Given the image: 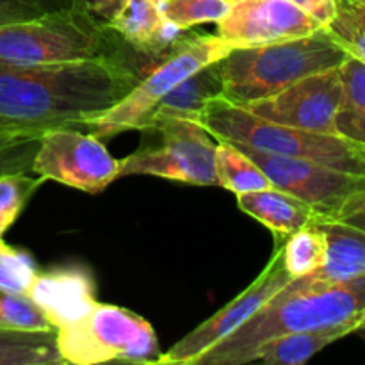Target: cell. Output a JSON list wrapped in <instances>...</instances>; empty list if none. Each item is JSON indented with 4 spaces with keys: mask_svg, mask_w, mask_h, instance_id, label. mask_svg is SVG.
<instances>
[{
    "mask_svg": "<svg viewBox=\"0 0 365 365\" xmlns=\"http://www.w3.org/2000/svg\"><path fill=\"white\" fill-rule=\"evenodd\" d=\"M141 75L113 57L64 64L0 63V130L82 128L125 98Z\"/></svg>",
    "mask_w": 365,
    "mask_h": 365,
    "instance_id": "1",
    "label": "cell"
},
{
    "mask_svg": "<svg viewBox=\"0 0 365 365\" xmlns=\"http://www.w3.org/2000/svg\"><path fill=\"white\" fill-rule=\"evenodd\" d=\"M365 327V277L346 282L292 278L245 324L214 344L191 365H242L255 362L264 342L292 331Z\"/></svg>",
    "mask_w": 365,
    "mask_h": 365,
    "instance_id": "2",
    "label": "cell"
},
{
    "mask_svg": "<svg viewBox=\"0 0 365 365\" xmlns=\"http://www.w3.org/2000/svg\"><path fill=\"white\" fill-rule=\"evenodd\" d=\"M348 56L327 27L287 41L232 48L220 61L223 98L241 107L269 98L309 75L339 68Z\"/></svg>",
    "mask_w": 365,
    "mask_h": 365,
    "instance_id": "3",
    "label": "cell"
},
{
    "mask_svg": "<svg viewBox=\"0 0 365 365\" xmlns=\"http://www.w3.org/2000/svg\"><path fill=\"white\" fill-rule=\"evenodd\" d=\"M130 46L82 7H66L25 21L0 25V63L14 66L64 64L113 57L128 64Z\"/></svg>",
    "mask_w": 365,
    "mask_h": 365,
    "instance_id": "4",
    "label": "cell"
},
{
    "mask_svg": "<svg viewBox=\"0 0 365 365\" xmlns=\"http://www.w3.org/2000/svg\"><path fill=\"white\" fill-rule=\"evenodd\" d=\"M200 123L216 141L248 146L259 152L309 160L331 170L365 175V146L339 134L302 130L253 116L223 96L203 110Z\"/></svg>",
    "mask_w": 365,
    "mask_h": 365,
    "instance_id": "5",
    "label": "cell"
},
{
    "mask_svg": "<svg viewBox=\"0 0 365 365\" xmlns=\"http://www.w3.org/2000/svg\"><path fill=\"white\" fill-rule=\"evenodd\" d=\"M64 362L95 365L121 360L157 364L163 355L152 324L132 310L95 302L81 317L57 328Z\"/></svg>",
    "mask_w": 365,
    "mask_h": 365,
    "instance_id": "6",
    "label": "cell"
},
{
    "mask_svg": "<svg viewBox=\"0 0 365 365\" xmlns=\"http://www.w3.org/2000/svg\"><path fill=\"white\" fill-rule=\"evenodd\" d=\"M232 46L220 36H187L180 38L138 82L121 102L100 116L84 123L89 134L114 138L125 130H141L146 127L157 103L178 84L202 66L221 61Z\"/></svg>",
    "mask_w": 365,
    "mask_h": 365,
    "instance_id": "7",
    "label": "cell"
},
{
    "mask_svg": "<svg viewBox=\"0 0 365 365\" xmlns=\"http://www.w3.org/2000/svg\"><path fill=\"white\" fill-rule=\"evenodd\" d=\"M143 143L120 160L118 178L152 175L191 185H217L214 135L202 123L159 118L141 128Z\"/></svg>",
    "mask_w": 365,
    "mask_h": 365,
    "instance_id": "8",
    "label": "cell"
},
{
    "mask_svg": "<svg viewBox=\"0 0 365 365\" xmlns=\"http://www.w3.org/2000/svg\"><path fill=\"white\" fill-rule=\"evenodd\" d=\"M120 160L114 159L103 143L77 127L45 130L32 163V173L45 180L98 195L118 180Z\"/></svg>",
    "mask_w": 365,
    "mask_h": 365,
    "instance_id": "9",
    "label": "cell"
},
{
    "mask_svg": "<svg viewBox=\"0 0 365 365\" xmlns=\"http://www.w3.org/2000/svg\"><path fill=\"white\" fill-rule=\"evenodd\" d=\"M235 146L255 160L273 187L305 202L319 214L321 220H339L346 207L365 191V175L346 173L309 160L273 155L242 145Z\"/></svg>",
    "mask_w": 365,
    "mask_h": 365,
    "instance_id": "10",
    "label": "cell"
},
{
    "mask_svg": "<svg viewBox=\"0 0 365 365\" xmlns=\"http://www.w3.org/2000/svg\"><path fill=\"white\" fill-rule=\"evenodd\" d=\"M284 239H274V252L269 262L246 291H242L237 298L225 305V309H221L220 312L209 317L205 323L195 328L191 334L182 337L168 351H163L157 364L191 365L196 356L237 330L253 314L259 312L280 289H284L292 280L284 262Z\"/></svg>",
    "mask_w": 365,
    "mask_h": 365,
    "instance_id": "11",
    "label": "cell"
},
{
    "mask_svg": "<svg viewBox=\"0 0 365 365\" xmlns=\"http://www.w3.org/2000/svg\"><path fill=\"white\" fill-rule=\"evenodd\" d=\"M342 98L339 68L309 75L269 98L242 106L253 116L302 130L335 132V118ZM241 107V106H239Z\"/></svg>",
    "mask_w": 365,
    "mask_h": 365,
    "instance_id": "12",
    "label": "cell"
},
{
    "mask_svg": "<svg viewBox=\"0 0 365 365\" xmlns=\"http://www.w3.org/2000/svg\"><path fill=\"white\" fill-rule=\"evenodd\" d=\"M217 36L232 48L271 45L303 38L323 25L292 0H232Z\"/></svg>",
    "mask_w": 365,
    "mask_h": 365,
    "instance_id": "13",
    "label": "cell"
},
{
    "mask_svg": "<svg viewBox=\"0 0 365 365\" xmlns=\"http://www.w3.org/2000/svg\"><path fill=\"white\" fill-rule=\"evenodd\" d=\"M163 2L125 0L116 14L103 24L139 56L148 61H159L178 39L184 38L185 32L164 16Z\"/></svg>",
    "mask_w": 365,
    "mask_h": 365,
    "instance_id": "14",
    "label": "cell"
},
{
    "mask_svg": "<svg viewBox=\"0 0 365 365\" xmlns=\"http://www.w3.org/2000/svg\"><path fill=\"white\" fill-rule=\"evenodd\" d=\"M27 294L45 310L56 328L81 317L93 303V280L81 269L38 273Z\"/></svg>",
    "mask_w": 365,
    "mask_h": 365,
    "instance_id": "15",
    "label": "cell"
},
{
    "mask_svg": "<svg viewBox=\"0 0 365 365\" xmlns=\"http://www.w3.org/2000/svg\"><path fill=\"white\" fill-rule=\"evenodd\" d=\"M239 209L269 228L274 239H284L302 228L321 221V216L296 196L269 187L237 196Z\"/></svg>",
    "mask_w": 365,
    "mask_h": 365,
    "instance_id": "16",
    "label": "cell"
},
{
    "mask_svg": "<svg viewBox=\"0 0 365 365\" xmlns=\"http://www.w3.org/2000/svg\"><path fill=\"white\" fill-rule=\"evenodd\" d=\"M317 227L327 241L323 266L310 277L323 282H346L365 277V230L337 220H321Z\"/></svg>",
    "mask_w": 365,
    "mask_h": 365,
    "instance_id": "17",
    "label": "cell"
},
{
    "mask_svg": "<svg viewBox=\"0 0 365 365\" xmlns=\"http://www.w3.org/2000/svg\"><path fill=\"white\" fill-rule=\"evenodd\" d=\"M220 96H223V75H221L220 61H216V63L205 64L182 82H178L157 103L148 123L159 120V118H184V120H192L200 123V118L207 106Z\"/></svg>",
    "mask_w": 365,
    "mask_h": 365,
    "instance_id": "18",
    "label": "cell"
},
{
    "mask_svg": "<svg viewBox=\"0 0 365 365\" xmlns=\"http://www.w3.org/2000/svg\"><path fill=\"white\" fill-rule=\"evenodd\" d=\"M349 328H328V330L292 331L264 342L255 353V362L269 365H303L327 346L351 335Z\"/></svg>",
    "mask_w": 365,
    "mask_h": 365,
    "instance_id": "19",
    "label": "cell"
},
{
    "mask_svg": "<svg viewBox=\"0 0 365 365\" xmlns=\"http://www.w3.org/2000/svg\"><path fill=\"white\" fill-rule=\"evenodd\" d=\"M342 98L335 118V132L365 146V63L349 53L339 66Z\"/></svg>",
    "mask_w": 365,
    "mask_h": 365,
    "instance_id": "20",
    "label": "cell"
},
{
    "mask_svg": "<svg viewBox=\"0 0 365 365\" xmlns=\"http://www.w3.org/2000/svg\"><path fill=\"white\" fill-rule=\"evenodd\" d=\"M57 330L27 331L0 327V365H64Z\"/></svg>",
    "mask_w": 365,
    "mask_h": 365,
    "instance_id": "21",
    "label": "cell"
},
{
    "mask_svg": "<svg viewBox=\"0 0 365 365\" xmlns=\"http://www.w3.org/2000/svg\"><path fill=\"white\" fill-rule=\"evenodd\" d=\"M216 177L217 185L228 189L235 196L273 187L255 160L228 141H217Z\"/></svg>",
    "mask_w": 365,
    "mask_h": 365,
    "instance_id": "22",
    "label": "cell"
},
{
    "mask_svg": "<svg viewBox=\"0 0 365 365\" xmlns=\"http://www.w3.org/2000/svg\"><path fill=\"white\" fill-rule=\"evenodd\" d=\"M327 241L316 223L284 239V262L292 278L307 277L324 262Z\"/></svg>",
    "mask_w": 365,
    "mask_h": 365,
    "instance_id": "23",
    "label": "cell"
},
{
    "mask_svg": "<svg viewBox=\"0 0 365 365\" xmlns=\"http://www.w3.org/2000/svg\"><path fill=\"white\" fill-rule=\"evenodd\" d=\"M335 11L324 27L335 39L365 63V0H334Z\"/></svg>",
    "mask_w": 365,
    "mask_h": 365,
    "instance_id": "24",
    "label": "cell"
},
{
    "mask_svg": "<svg viewBox=\"0 0 365 365\" xmlns=\"http://www.w3.org/2000/svg\"><path fill=\"white\" fill-rule=\"evenodd\" d=\"M0 327L11 330H57L45 310L27 292L0 291Z\"/></svg>",
    "mask_w": 365,
    "mask_h": 365,
    "instance_id": "25",
    "label": "cell"
},
{
    "mask_svg": "<svg viewBox=\"0 0 365 365\" xmlns=\"http://www.w3.org/2000/svg\"><path fill=\"white\" fill-rule=\"evenodd\" d=\"M43 182L45 178L34 173L0 175V239Z\"/></svg>",
    "mask_w": 365,
    "mask_h": 365,
    "instance_id": "26",
    "label": "cell"
},
{
    "mask_svg": "<svg viewBox=\"0 0 365 365\" xmlns=\"http://www.w3.org/2000/svg\"><path fill=\"white\" fill-rule=\"evenodd\" d=\"M232 0H164V16L182 31L203 24H217L230 9Z\"/></svg>",
    "mask_w": 365,
    "mask_h": 365,
    "instance_id": "27",
    "label": "cell"
},
{
    "mask_svg": "<svg viewBox=\"0 0 365 365\" xmlns=\"http://www.w3.org/2000/svg\"><path fill=\"white\" fill-rule=\"evenodd\" d=\"M41 132L0 130V175L32 173Z\"/></svg>",
    "mask_w": 365,
    "mask_h": 365,
    "instance_id": "28",
    "label": "cell"
},
{
    "mask_svg": "<svg viewBox=\"0 0 365 365\" xmlns=\"http://www.w3.org/2000/svg\"><path fill=\"white\" fill-rule=\"evenodd\" d=\"M38 269L31 257L0 239V291L27 292L34 282Z\"/></svg>",
    "mask_w": 365,
    "mask_h": 365,
    "instance_id": "29",
    "label": "cell"
},
{
    "mask_svg": "<svg viewBox=\"0 0 365 365\" xmlns=\"http://www.w3.org/2000/svg\"><path fill=\"white\" fill-rule=\"evenodd\" d=\"M71 7L70 0H0V25L32 20Z\"/></svg>",
    "mask_w": 365,
    "mask_h": 365,
    "instance_id": "30",
    "label": "cell"
},
{
    "mask_svg": "<svg viewBox=\"0 0 365 365\" xmlns=\"http://www.w3.org/2000/svg\"><path fill=\"white\" fill-rule=\"evenodd\" d=\"M292 2L298 4V6L302 7V9H305L309 14H312L323 27L331 20V16H334V0H292Z\"/></svg>",
    "mask_w": 365,
    "mask_h": 365,
    "instance_id": "31",
    "label": "cell"
},
{
    "mask_svg": "<svg viewBox=\"0 0 365 365\" xmlns=\"http://www.w3.org/2000/svg\"><path fill=\"white\" fill-rule=\"evenodd\" d=\"M337 221H342V223H348L351 225V227L365 230V191L360 192V195L346 207V210L339 216Z\"/></svg>",
    "mask_w": 365,
    "mask_h": 365,
    "instance_id": "32",
    "label": "cell"
},
{
    "mask_svg": "<svg viewBox=\"0 0 365 365\" xmlns=\"http://www.w3.org/2000/svg\"><path fill=\"white\" fill-rule=\"evenodd\" d=\"M125 4V0H86V9L93 14L95 18H98L100 21H107L109 18H113L116 14V11L120 9Z\"/></svg>",
    "mask_w": 365,
    "mask_h": 365,
    "instance_id": "33",
    "label": "cell"
},
{
    "mask_svg": "<svg viewBox=\"0 0 365 365\" xmlns=\"http://www.w3.org/2000/svg\"><path fill=\"white\" fill-rule=\"evenodd\" d=\"M71 2V6H75V7H82V9H86V0H70Z\"/></svg>",
    "mask_w": 365,
    "mask_h": 365,
    "instance_id": "34",
    "label": "cell"
},
{
    "mask_svg": "<svg viewBox=\"0 0 365 365\" xmlns=\"http://www.w3.org/2000/svg\"><path fill=\"white\" fill-rule=\"evenodd\" d=\"M356 334H360V337H362V339H364V342H365V327H364V328H360V330L356 331Z\"/></svg>",
    "mask_w": 365,
    "mask_h": 365,
    "instance_id": "35",
    "label": "cell"
}]
</instances>
